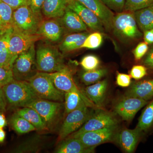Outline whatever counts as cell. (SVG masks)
<instances>
[{"label":"cell","instance_id":"1","mask_svg":"<svg viewBox=\"0 0 153 153\" xmlns=\"http://www.w3.org/2000/svg\"><path fill=\"white\" fill-rule=\"evenodd\" d=\"M2 89L7 103L13 107H24L39 98L27 81L14 79Z\"/></svg>","mask_w":153,"mask_h":153},{"label":"cell","instance_id":"2","mask_svg":"<svg viewBox=\"0 0 153 153\" xmlns=\"http://www.w3.org/2000/svg\"><path fill=\"white\" fill-rule=\"evenodd\" d=\"M36 62L38 71L53 73L66 66L58 47L48 44H41L36 49Z\"/></svg>","mask_w":153,"mask_h":153},{"label":"cell","instance_id":"3","mask_svg":"<svg viewBox=\"0 0 153 153\" xmlns=\"http://www.w3.org/2000/svg\"><path fill=\"white\" fill-rule=\"evenodd\" d=\"M112 31L123 42H130L143 36L138 28L134 12L129 11H123L114 16Z\"/></svg>","mask_w":153,"mask_h":153},{"label":"cell","instance_id":"4","mask_svg":"<svg viewBox=\"0 0 153 153\" xmlns=\"http://www.w3.org/2000/svg\"><path fill=\"white\" fill-rule=\"evenodd\" d=\"M39 98L62 102L64 92L57 89L49 73L38 71L28 81Z\"/></svg>","mask_w":153,"mask_h":153},{"label":"cell","instance_id":"5","mask_svg":"<svg viewBox=\"0 0 153 153\" xmlns=\"http://www.w3.org/2000/svg\"><path fill=\"white\" fill-rule=\"evenodd\" d=\"M14 79L28 81L38 72L35 44L19 54L12 67Z\"/></svg>","mask_w":153,"mask_h":153},{"label":"cell","instance_id":"6","mask_svg":"<svg viewBox=\"0 0 153 153\" xmlns=\"http://www.w3.org/2000/svg\"><path fill=\"white\" fill-rule=\"evenodd\" d=\"M43 20L33 12L30 6H22L14 10L13 28L25 34L36 35Z\"/></svg>","mask_w":153,"mask_h":153},{"label":"cell","instance_id":"7","mask_svg":"<svg viewBox=\"0 0 153 153\" xmlns=\"http://www.w3.org/2000/svg\"><path fill=\"white\" fill-rule=\"evenodd\" d=\"M49 74L57 89L64 93L70 91L76 92L81 96L88 107H97L86 96L85 92L76 85L73 79L72 71L68 66H66L60 71Z\"/></svg>","mask_w":153,"mask_h":153},{"label":"cell","instance_id":"8","mask_svg":"<svg viewBox=\"0 0 153 153\" xmlns=\"http://www.w3.org/2000/svg\"><path fill=\"white\" fill-rule=\"evenodd\" d=\"M88 107L84 105L66 115L59 131L58 141L66 139L85 123L91 114Z\"/></svg>","mask_w":153,"mask_h":153},{"label":"cell","instance_id":"9","mask_svg":"<svg viewBox=\"0 0 153 153\" xmlns=\"http://www.w3.org/2000/svg\"><path fill=\"white\" fill-rule=\"evenodd\" d=\"M117 124V120L113 114L103 110L98 109L94 113L91 114L82 126L71 134H78L85 132L116 126Z\"/></svg>","mask_w":153,"mask_h":153},{"label":"cell","instance_id":"10","mask_svg":"<svg viewBox=\"0 0 153 153\" xmlns=\"http://www.w3.org/2000/svg\"><path fill=\"white\" fill-rule=\"evenodd\" d=\"M25 107L35 110L40 115L48 128L53 125L57 119L63 105L60 102L38 98Z\"/></svg>","mask_w":153,"mask_h":153},{"label":"cell","instance_id":"11","mask_svg":"<svg viewBox=\"0 0 153 153\" xmlns=\"http://www.w3.org/2000/svg\"><path fill=\"white\" fill-rule=\"evenodd\" d=\"M117 127V126L110 127L97 130L85 132L78 134L70 135L68 137L78 139L86 146L96 148L99 145L109 141L114 138Z\"/></svg>","mask_w":153,"mask_h":153},{"label":"cell","instance_id":"12","mask_svg":"<svg viewBox=\"0 0 153 153\" xmlns=\"http://www.w3.org/2000/svg\"><path fill=\"white\" fill-rule=\"evenodd\" d=\"M65 29L60 18H50L43 20L39 25L37 35L51 43L60 42L63 39Z\"/></svg>","mask_w":153,"mask_h":153},{"label":"cell","instance_id":"13","mask_svg":"<svg viewBox=\"0 0 153 153\" xmlns=\"http://www.w3.org/2000/svg\"><path fill=\"white\" fill-rule=\"evenodd\" d=\"M149 102L131 97H124L114 105L115 112L123 120L131 121L138 111L147 105Z\"/></svg>","mask_w":153,"mask_h":153},{"label":"cell","instance_id":"14","mask_svg":"<svg viewBox=\"0 0 153 153\" xmlns=\"http://www.w3.org/2000/svg\"><path fill=\"white\" fill-rule=\"evenodd\" d=\"M67 7L76 13L88 27L94 32L104 33L101 21L92 11L76 0H69Z\"/></svg>","mask_w":153,"mask_h":153},{"label":"cell","instance_id":"15","mask_svg":"<svg viewBox=\"0 0 153 153\" xmlns=\"http://www.w3.org/2000/svg\"><path fill=\"white\" fill-rule=\"evenodd\" d=\"M41 39V36L37 34L29 35L13 30L9 41L10 52L13 57H17Z\"/></svg>","mask_w":153,"mask_h":153},{"label":"cell","instance_id":"16","mask_svg":"<svg viewBox=\"0 0 153 153\" xmlns=\"http://www.w3.org/2000/svg\"><path fill=\"white\" fill-rule=\"evenodd\" d=\"M92 11L99 18L107 32L112 31L114 15L101 0H76Z\"/></svg>","mask_w":153,"mask_h":153},{"label":"cell","instance_id":"17","mask_svg":"<svg viewBox=\"0 0 153 153\" xmlns=\"http://www.w3.org/2000/svg\"><path fill=\"white\" fill-rule=\"evenodd\" d=\"M143 134L137 128L134 129L125 128L115 135L114 138L125 152H134Z\"/></svg>","mask_w":153,"mask_h":153},{"label":"cell","instance_id":"18","mask_svg":"<svg viewBox=\"0 0 153 153\" xmlns=\"http://www.w3.org/2000/svg\"><path fill=\"white\" fill-rule=\"evenodd\" d=\"M129 86L125 93L126 96L147 101L153 98V79L134 82Z\"/></svg>","mask_w":153,"mask_h":153},{"label":"cell","instance_id":"19","mask_svg":"<svg viewBox=\"0 0 153 153\" xmlns=\"http://www.w3.org/2000/svg\"><path fill=\"white\" fill-rule=\"evenodd\" d=\"M95 147L85 146L78 139L68 137L61 141L55 149L57 153H91L95 152Z\"/></svg>","mask_w":153,"mask_h":153},{"label":"cell","instance_id":"20","mask_svg":"<svg viewBox=\"0 0 153 153\" xmlns=\"http://www.w3.org/2000/svg\"><path fill=\"white\" fill-rule=\"evenodd\" d=\"M60 20L65 30L68 32L76 33L88 31V27L81 18L68 7Z\"/></svg>","mask_w":153,"mask_h":153},{"label":"cell","instance_id":"21","mask_svg":"<svg viewBox=\"0 0 153 153\" xmlns=\"http://www.w3.org/2000/svg\"><path fill=\"white\" fill-rule=\"evenodd\" d=\"M108 84L107 80L104 79L88 85L85 88V95L97 107L101 108L104 104Z\"/></svg>","mask_w":153,"mask_h":153},{"label":"cell","instance_id":"22","mask_svg":"<svg viewBox=\"0 0 153 153\" xmlns=\"http://www.w3.org/2000/svg\"><path fill=\"white\" fill-rule=\"evenodd\" d=\"M13 30V27L9 28L0 35V66L12 69L17 58L11 55L9 50V41Z\"/></svg>","mask_w":153,"mask_h":153},{"label":"cell","instance_id":"23","mask_svg":"<svg viewBox=\"0 0 153 153\" xmlns=\"http://www.w3.org/2000/svg\"><path fill=\"white\" fill-rule=\"evenodd\" d=\"M89 33L80 32L71 33L63 38L58 46L60 52L68 53L80 49Z\"/></svg>","mask_w":153,"mask_h":153},{"label":"cell","instance_id":"24","mask_svg":"<svg viewBox=\"0 0 153 153\" xmlns=\"http://www.w3.org/2000/svg\"><path fill=\"white\" fill-rule=\"evenodd\" d=\"M69 0H45L42 14L47 19L61 18L65 13Z\"/></svg>","mask_w":153,"mask_h":153},{"label":"cell","instance_id":"25","mask_svg":"<svg viewBox=\"0 0 153 153\" xmlns=\"http://www.w3.org/2000/svg\"><path fill=\"white\" fill-rule=\"evenodd\" d=\"M16 113L32 124L37 130L41 131L48 129L47 126L40 115L33 108L24 107L17 110Z\"/></svg>","mask_w":153,"mask_h":153},{"label":"cell","instance_id":"26","mask_svg":"<svg viewBox=\"0 0 153 153\" xmlns=\"http://www.w3.org/2000/svg\"><path fill=\"white\" fill-rule=\"evenodd\" d=\"M137 128L143 134L153 129V100L147 104L139 119Z\"/></svg>","mask_w":153,"mask_h":153},{"label":"cell","instance_id":"27","mask_svg":"<svg viewBox=\"0 0 153 153\" xmlns=\"http://www.w3.org/2000/svg\"><path fill=\"white\" fill-rule=\"evenodd\" d=\"M137 25L143 31L153 28V12L150 6L134 12Z\"/></svg>","mask_w":153,"mask_h":153},{"label":"cell","instance_id":"28","mask_svg":"<svg viewBox=\"0 0 153 153\" xmlns=\"http://www.w3.org/2000/svg\"><path fill=\"white\" fill-rule=\"evenodd\" d=\"M10 123L12 128L18 134L27 133L30 132L37 130L32 124L24 118L17 114L16 113L11 117Z\"/></svg>","mask_w":153,"mask_h":153},{"label":"cell","instance_id":"29","mask_svg":"<svg viewBox=\"0 0 153 153\" xmlns=\"http://www.w3.org/2000/svg\"><path fill=\"white\" fill-rule=\"evenodd\" d=\"M64 116L82 105H86L79 94L74 91L64 93Z\"/></svg>","mask_w":153,"mask_h":153},{"label":"cell","instance_id":"30","mask_svg":"<svg viewBox=\"0 0 153 153\" xmlns=\"http://www.w3.org/2000/svg\"><path fill=\"white\" fill-rule=\"evenodd\" d=\"M42 142L41 137H34L19 145L14 149L13 152H37L41 149Z\"/></svg>","mask_w":153,"mask_h":153},{"label":"cell","instance_id":"31","mask_svg":"<svg viewBox=\"0 0 153 153\" xmlns=\"http://www.w3.org/2000/svg\"><path fill=\"white\" fill-rule=\"evenodd\" d=\"M107 73V69L103 68H97L91 71H85L80 74V79L85 85H92L99 81Z\"/></svg>","mask_w":153,"mask_h":153},{"label":"cell","instance_id":"32","mask_svg":"<svg viewBox=\"0 0 153 153\" xmlns=\"http://www.w3.org/2000/svg\"><path fill=\"white\" fill-rule=\"evenodd\" d=\"M14 10L10 6L0 1V25L3 27H13Z\"/></svg>","mask_w":153,"mask_h":153},{"label":"cell","instance_id":"33","mask_svg":"<svg viewBox=\"0 0 153 153\" xmlns=\"http://www.w3.org/2000/svg\"><path fill=\"white\" fill-rule=\"evenodd\" d=\"M153 4V0H126L124 11L134 12Z\"/></svg>","mask_w":153,"mask_h":153},{"label":"cell","instance_id":"34","mask_svg":"<svg viewBox=\"0 0 153 153\" xmlns=\"http://www.w3.org/2000/svg\"><path fill=\"white\" fill-rule=\"evenodd\" d=\"M102 34L98 32L89 34L87 36L81 48L88 49H96L101 46L102 44Z\"/></svg>","mask_w":153,"mask_h":153},{"label":"cell","instance_id":"35","mask_svg":"<svg viewBox=\"0 0 153 153\" xmlns=\"http://www.w3.org/2000/svg\"><path fill=\"white\" fill-rule=\"evenodd\" d=\"M80 63L85 71H91L98 68L100 61L95 55H89L84 56Z\"/></svg>","mask_w":153,"mask_h":153},{"label":"cell","instance_id":"36","mask_svg":"<svg viewBox=\"0 0 153 153\" xmlns=\"http://www.w3.org/2000/svg\"><path fill=\"white\" fill-rule=\"evenodd\" d=\"M14 79L11 68L0 66V87L2 88Z\"/></svg>","mask_w":153,"mask_h":153},{"label":"cell","instance_id":"37","mask_svg":"<svg viewBox=\"0 0 153 153\" xmlns=\"http://www.w3.org/2000/svg\"><path fill=\"white\" fill-rule=\"evenodd\" d=\"M103 4L111 11L117 13L124 11L126 0H101Z\"/></svg>","mask_w":153,"mask_h":153},{"label":"cell","instance_id":"38","mask_svg":"<svg viewBox=\"0 0 153 153\" xmlns=\"http://www.w3.org/2000/svg\"><path fill=\"white\" fill-rule=\"evenodd\" d=\"M147 74V68L142 65H135L133 66L130 71V75L132 78L139 80L144 77Z\"/></svg>","mask_w":153,"mask_h":153},{"label":"cell","instance_id":"39","mask_svg":"<svg viewBox=\"0 0 153 153\" xmlns=\"http://www.w3.org/2000/svg\"><path fill=\"white\" fill-rule=\"evenodd\" d=\"M149 49L148 44L145 42L139 43L134 49L133 55L135 60L138 61L141 59L148 52Z\"/></svg>","mask_w":153,"mask_h":153},{"label":"cell","instance_id":"40","mask_svg":"<svg viewBox=\"0 0 153 153\" xmlns=\"http://www.w3.org/2000/svg\"><path fill=\"white\" fill-rule=\"evenodd\" d=\"M131 77L129 74L118 72L117 74V84L120 87H128L131 84Z\"/></svg>","mask_w":153,"mask_h":153},{"label":"cell","instance_id":"41","mask_svg":"<svg viewBox=\"0 0 153 153\" xmlns=\"http://www.w3.org/2000/svg\"><path fill=\"white\" fill-rule=\"evenodd\" d=\"M45 0H30V7L35 13L42 18V6Z\"/></svg>","mask_w":153,"mask_h":153},{"label":"cell","instance_id":"42","mask_svg":"<svg viewBox=\"0 0 153 153\" xmlns=\"http://www.w3.org/2000/svg\"><path fill=\"white\" fill-rule=\"evenodd\" d=\"M10 6L14 10L22 6H30V0H1Z\"/></svg>","mask_w":153,"mask_h":153},{"label":"cell","instance_id":"43","mask_svg":"<svg viewBox=\"0 0 153 153\" xmlns=\"http://www.w3.org/2000/svg\"><path fill=\"white\" fill-rule=\"evenodd\" d=\"M143 63L148 68L153 69V47L148 52L143 61Z\"/></svg>","mask_w":153,"mask_h":153},{"label":"cell","instance_id":"44","mask_svg":"<svg viewBox=\"0 0 153 153\" xmlns=\"http://www.w3.org/2000/svg\"><path fill=\"white\" fill-rule=\"evenodd\" d=\"M7 104L2 88L0 87V113L4 112L5 111Z\"/></svg>","mask_w":153,"mask_h":153},{"label":"cell","instance_id":"45","mask_svg":"<svg viewBox=\"0 0 153 153\" xmlns=\"http://www.w3.org/2000/svg\"><path fill=\"white\" fill-rule=\"evenodd\" d=\"M144 40L149 45L153 43V28L144 32Z\"/></svg>","mask_w":153,"mask_h":153},{"label":"cell","instance_id":"46","mask_svg":"<svg viewBox=\"0 0 153 153\" xmlns=\"http://www.w3.org/2000/svg\"><path fill=\"white\" fill-rule=\"evenodd\" d=\"M7 120L3 112L0 113V128H3L7 126Z\"/></svg>","mask_w":153,"mask_h":153},{"label":"cell","instance_id":"47","mask_svg":"<svg viewBox=\"0 0 153 153\" xmlns=\"http://www.w3.org/2000/svg\"><path fill=\"white\" fill-rule=\"evenodd\" d=\"M6 134L3 128H0V143L4 142L5 139Z\"/></svg>","mask_w":153,"mask_h":153},{"label":"cell","instance_id":"48","mask_svg":"<svg viewBox=\"0 0 153 153\" xmlns=\"http://www.w3.org/2000/svg\"><path fill=\"white\" fill-rule=\"evenodd\" d=\"M7 30V29L3 27H2V26L0 25V35H1L2 34H3V33H4V32L5 31Z\"/></svg>","mask_w":153,"mask_h":153},{"label":"cell","instance_id":"49","mask_svg":"<svg viewBox=\"0 0 153 153\" xmlns=\"http://www.w3.org/2000/svg\"><path fill=\"white\" fill-rule=\"evenodd\" d=\"M151 8H152V10L153 12V4L152 5H151L150 6Z\"/></svg>","mask_w":153,"mask_h":153},{"label":"cell","instance_id":"50","mask_svg":"<svg viewBox=\"0 0 153 153\" xmlns=\"http://www.w3.org/2000/svg\"><path fill=\"white\" fill-rule=\"evenodd\" d=\"M0 1H1V0H0Z\"/></svg>","mask_w":153,"mask_h":153}]
</instances>
